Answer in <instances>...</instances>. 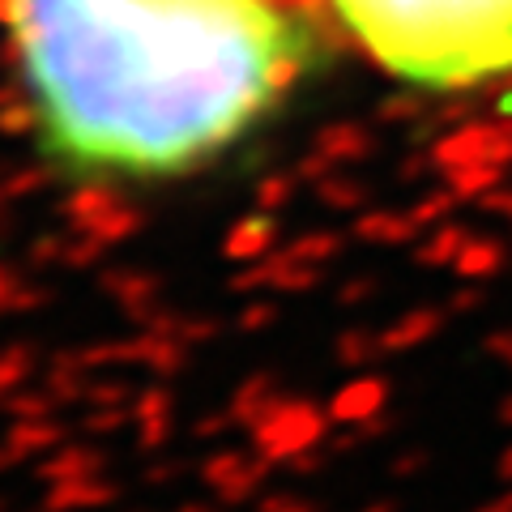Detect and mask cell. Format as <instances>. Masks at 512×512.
<instances>
[{
    "label": "cell",
    "mask_w": 512,
    "mask_h": 512,
    "mask_svg": "<svg viewBox=\"0 0 512 512\" xmlns=\"http://www.w3.org/2000/svg\"><path fill=\"white\" fill-rule=\"evenodd\" d=\"M5 22L43 146L82 175H180L308 69L274 0H5Z\"/></svg>",
    "instance_id": "obj_1"
},
{
    "label": "cell",
    "mask_w": 512,
    "mask_h": 512,
    "mask_svg": "<svg viewBox=\"0 0 512 512\" xmlns=\"http://www.w3.org/2000/svg\"><path fill=\"white\" fill-rule=\"evenodd\" d=\"M384 73L423 90L512 77V0H333Z\"/></svg>",
    "instance_id": "obj_2"
}]
</instances>
